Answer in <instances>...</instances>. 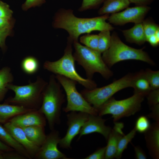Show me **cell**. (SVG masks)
<instances>
[{"label":"cell","instance_id":"6da1fadb","mask_svg":"<svg viewBox=\"0 0 159 159\" xmlns=\"http://www.w3.org/2000/svg\"><path fill=\"white\" fill-rule=\"evenodd\" d=\"M109 14L90 18H82L76 16L71 9H60L54 16L53 27L56 29L65 30L69 36L67 38L73 42H78L81 34H89L92 31L112 30L114 28L106 21Z\"/></svg>","mask_w":159,"mask_h":159},{"label":"cell","instance_id":"7a4b0ae2","mask_svg":"<svg viewBox=\"0 0 159 159\" xmlns=\"http://www.w3.org/2000/svg\"><path fill=\"white\" fill-rule=\"evenodd\" d=\"M65 100L60 84L55 75H51L42 92V104L38 109L45 116L51 130L60 123L61 109Z\"/></svg>","mask_w":159,"mask_h":159},{"label":"cell","instance_id":"3957f363","mask_svg":"<svg viewBox=\"0 0 159 159\" xmlns=\"http://www.w3.org/2000/svg\"><path fill=\"white\" fill-rule=\"evenodd\" d=\"M47 83L43 78L38 76L35 82L29 81L26 85L19 86L9 83L7 88L13 91L15 95L14 97L7 98L5 102L38 110L42 104V92Z\"/></svg>","mask_w":159,"mask_h":159},{"label":"cell","instance_id":"277c9868","mask_svg":"<svg viewBox=\"0 0 159 159\" xmlns=\"http://www.w3.org/2000/svg\"><path fill=\"white\" fill-rule=\"evenodd\" d=\"M67 40L63 56L55 61H46L44 63L43 68L56 75H61L75 81L85 89L91 90L96 87L97 84L94 81L82 77L77 72L72 54L73 42L68 38Z\"/></svg>","mask_w":159,"mask_h":159},{"label":"cell","instance_id":"5b68a950","mask_svg":"<svg viewBox=\"0 0 159 159\" xmlns=\"http://www.w3.org/2000/svg\"><path fill=\"white\" fill-rule=\"evenodd\" d=\"M143 49H137L124 44L115 33L111 35L109 48L102 53V59L107 66H112L119 62L128 60H139L154 65L155 63Z\"/></svg>","mask_w":159,"mask_h":159},{"label":"cell","instance_id":"8992f818","mask_svg":"<svg viewBox=\"0 0 159 159\" xmlns=\"http://www.w3.org/2000/svg\"><path fill=\"white\" fill-rule=\"evenodd\" d=\"M75 61L85 69L87 78L92 79L95 73H98L106 79L113 75L112 72L103 61L100 53L97 50L83 46L78 42L73 43Z\"/></svg>","mask_w":159,"mask_h":159},{"label":"cell","instance_id":"52a82bcc","mask_svg":"<svg viewBox=\"0 0 159 159\" xmlns=\"http://www.w3.org/2000/svg\"><path fill=\"white\" fill-rule=\"evenodd\" d=\"M145 96L134 93L126 99L117 100L112 97L97 109L98 115L102 116L111 114L114 122L120 119L134 115L139 111Z\"/></svg>","mask_w":159,"mask_h":159},{"label":"cell","instance_id":"ba28073f","mask_svg":"<svg viewBox=\"0 0 159 159\" xmlns=\"http://www.w3.org/2000/svg\"><path fill=\"white\" fill-rule=\"evenodd\" d=\"M134 75L135 73H129L107 85L91 90L85 89L80 93L90 104L97 110L117 92L131 87Z\"/></svg>","mask_w":159,"mask_h":159},{"label":"cell","instance_id":"9c48e42d","mask_svg":"<svg viewBox=\"0 0 159 159\" xmlns=\"http://www.w3.org/2000/svg\"><path fill=\"white\" fill-rule=\"evenodd\" d=\"M55 76L66 94L67 103L66 107L63 109L64 112H80L98 115L97 110L90 104L77 91L76 82L61 75Z\"/></svg>","mask_w":159,"mask_h":159},{"label":"cell","instance_id":"30bf717a","mask_svg":"<svg viewBox=\"0 0 159 159\" xmlns=\"http://www.w3.org/2000/svg\"><path fill=\"white\" fill-rule=\"evenodd\" d=\"M150 9L147 5L128 7L122 11L112 14L107 20L109 23L116 25L130 22L135 24L142 22Z\"/></svg>","mask_w":159,"mask_h":159},{"label":"cell","instance_id":"8fae6325","mask_svg":"<svg viewBox=\"0 0 159 159\" xmlns=\"http://www.w3.org/2000/svg\"><path fill=\"white\" fill-rule=\"evenodd\" d=\"M89 114L84 112L71 111L67 115L68 127L65 135L59 140V144L60 147L67 149L71 148L72 141L79 134Z\"/></svg>","mask_w":159,"mask_h":159},{"label":"cell","instance_id":"7c38bea8","mask_svg":"<svg viewBox=\"0 0 159 159\" xmlns=\"http://www.w3.org/2000/svg\"><path fill=\"white\" fill-rule=\"evenodd\" d=\"M60 139L59 132L54 129L47 135L46 139L35 156L37 159H67L57 148Z\"/></svg>","mask_w":159,"mask_h":159},{"label":"cell","instance_id":"4fadbf2b","mask_svg":"<svg viewBox=\"0 0 159 159\" xmlns=\"http://www.w3.org/2000/svg\"><path fill=\"white\" fill-rule=\"evenodd\" d=\"M106 120L98 115L89 114L88 119L80 130L78 139L83 135L97 132L102 135L107 140L112 128L105 125Z\"/></svg>","mask_w":159,"mask_h":159},{"label":"cell","instance_id":"5bb4252c","mask_svg":"<svg viewBox=\"0 0 159 159\" xmlns=\"http://www.w3.org/2000/svg\"><path fill=\"white\" fill-rule=\"evenodd\" d=\"M46 118L38 110L34 109L17 115L8 121L14 125L21 128L32 126L45 127Z\"/></svg>","mask_w":159,"mask_h":159},{"label":"cell","instance_id":"9a60e30c","mask_svg":"<svg viewBox=\"0 0 159 159\" xmlns=\"http://www.w3.org/2000/svg\"><path fill=\"white\" fill-rule=\"evenodd\" d=\"M4 127L14 139L25 149L32 158H34L40 147L29 139L22 128L9 121L4 123Z\"/></svg>","mask_w":159,"mask_h":159},{"label":"cell","instance_id":"2e32d148","mask_svg":"<svg viewBox=\"0 0 159 159\" xmlns=\"http://www.w3.org/2000/svg\"><path fill=\"white\" fill-rule=\"evenodd\" d=\"M114 125L109 135L106 147L105 159L115 158L118 142L125 135L122 131L124 125L122 122H115Z\"/></svg>","mask_w":159,"mask_h":159},{"label":"cell","instance_id":"e0dca14e","mask_svg":"<svg viewBox=\"0 0 159 159\" xmlns=\"http://www.w3.org/2000/svg\"><path fill=\"white\" fill-rule=\"evenodd\" d=\"M147 147L150 156L153 158H159V122L150 125L144 133Z\"/></svg>","mask_w":159,"mask_h":159},{"label":"cell","instance_id":"ac0fdd59","mask_svg":"<svg viewBox=\"0 0 159 159\" xmlns=\"http://www.w3.org/2000/svg\"><path fill=\"white\" fill-rule=\"evenodd\" d=\"M33 110L5 102L0 103V123H5L17 115Z\"/></svg>","mask_w":159,"mask_h":159},{"label":"cell","instance_id":"d6986e66","mask_svg":"<svg viewBox=\"0 0 159 159\" xmlns=\"http://www.w3.org/2000/svg\"><path fill=\"white\" fill-rule=\"evenodd\" d=\"M122 31L126 40L129 42L142 45L146 41L142 22L135 24L131 28Z\"/></svg>","mask_w":159,"mask_h":159},{"label":"cell","instance_id":"ffe728a7","mask_svg":"<svg viewBox=\"0 0 159 159\" xmlns=\"http://www.w3.org/2000/svg\"><path fill=\"white\" fill-rule=\"evenodd\" d=\"M103 3L98 11L101 15L119 12L128 7L130 3L129 0H105Z\"/></svg>","mask_w":159,"mask_h":159},{"label":"cell","instance_id":"44dd1931","mask_svg":"<svg viewBox=\"0 0 159 159\" xmlns=\"http://www.w3.org/2000/svg\"><path fill=\"white\" fill-rule=\"evenodd\" d=\"M131 87L134 90V93L141 94L145 97L151 90L144 70L135 73Z\"/></svg>","mask_w":159,"mask_h":159},{"label":"cell","instance_id":"7402d4cb","mask_svg":"<svg viewBox=\"0 0 159 159\" xmlns=\"http://www.w3.org/2000/svg\"><path fill=\"white\" fill-rule=\"evenodd\" d=\"M44 127L42 126H32L22 128L29 139L35 145L40 147L47 136Z\"/></svg>","mask_w":159,"mask_h":159},{"label":"cell","instance_id":"603a6c76","mask_svg":"<svg viewBox=\"0 0 159 159\" xmlns=\"http://www.w3.org/2000/svg\"><path fill=\"white\" fill-rule=\"evenodd\" d=\"M0 140L14 149L16 151L25 157L27 159H32L25 149L16 141L7 130L0 125Z\"/></svg>","mask_w":159,"mask_h":159},{"label":"cell","instance_id":"cb8c5ba5","mask_svg":"<svg viewBox=\"0 0 159 159\" xmlns=\"http://www.w3.org/2000/svg\"><path fill=\"white\" fill-rule=\"evenodd\" d=\"M14 80L11 68L6 66L0 69V102L3 100L8 90L7 85Z\"/></svg>","mask_w":159,"mask_h":159},{"label":"cell","instance_id":"d4e9b609","mask_svg":"<svg viewBox=\"0 0 159 159\" xmlns=\"http://www.w3.org/2000/svg\"><path fill=\"white\" fill-rule=\"evenodd\" d=\"M20 67L23 72L28 75L36 73L39 70L40 64L38 60L32 56H28L21 61Z\"/></svg>","mask_w":159,"mask_h":159},{"label":"cell","instance_id":"484cf974","mask_svg":"<svg viewBox=\"0 0 159 159\" xmlns=\"http://www.w3.org/2000/svg\"><path fill=\"white\" fill-rule=\"evenodd\" d=\"M136 132V130L134 127L129 133L121 138L118 144L115 158L117 159L121 158L123 152L127 148L128 143L134 137Z\"/></svg>","mask_w":159,"mask_h":159},{"label":"cell","instance_id":"4316f807","mask_svg":"<svg viewBox=\"0 0 159 159\" xmlns=\"http://www.w3.org/2000/svg\"><path fill=\"white\" fill-rule=\"evenodd\" d=\"M98 35V42L97 50L102 54L106 51L110 46L111 41L110 31H100Z\"/></svg>","mask_w":159,"mask_h":159},{"label":"cell","instance_id":"83f0119b","mask_svg":"<svg viewBox=\"0 0 159 159\" xmlns=\"http://www.w3.org/2000/svg\"><path fill=\"white\" fill-rule=\"evenodd\" d=\"M144 71L151 90L159 89V71L147 69Z\"/></svg>","mask_w":159,"mask_h":159},{"label":"cell","instance_id":"f1b7e54d","mask_svg":"<svg viewBox=\"0 0 159 159\" xmlns=\"http://www.w3.org/2000/svg\"><path fill=\"white\" fill-rule=\"evenodd\" d=\"M80 42L91 49L97 50L98 36V34H87L80 37Z\"/></svg>","mask_w":159,"mask_h":159},{"label":"cell","instance_id":"f546056e","mask_svg":"<svg viewBox=\"0 0 159 159\" xmlns=\"http://www.w3.org/2000/svg\"><path fill=\"white\" fill-rule=\"evenodd\" d=\"M150 125L148 117L142 115L137 120L134 127L136 131L144 133L149 129Z\"/></svg>","mask_w":159,"mask_h":159},{"label":"cell","instance_id":"4dcf8cb0","mask_svg":"<svg viewBox=\"0 0 159 159\" xmlns=\"http://www.w3.org/2000/svg\"><path fill=\"white\" fill-rule=\"evenodd\" d=\"M105 0H82L78 10L83 11L98 7Z\"/></svg>","mask_w":159,"mask_h":159},{"label":"cell","instance_id":"1f68e13d","mask_svg":"<svg viewBox=\"0 0 159 159\" xmlns=\"http://www.w3.org/2000/svg\"><path fill=\"white\" fill-rule=\"evenodd\" d=\"M142 23L146 39L150 36L154 35L159 29L158 25L148 20H143Z\"/></svg>","mask_w":159,"mask_h":159},{"label":"cell","instance_id":"d6a6232c","mask_svg":"<svg viewBox=\"0 0 159 159\" xmlns=\"http://www.w3.org/2000/svg\"><path fill=\"white\" fill-rule=\"evenodd\" d=\"M146 97L151 107L159 105V89L151 90Z\"/></svg>","mask_w":159,"mask_h":159},{"label":"cell","instance_id":"836d02e7","mask_svg":"<svg viewBox=\"0 0 159 159\" xmlns=\"http://www.w3.org/2000/svg\"><path fill=\"white\" fill-rule=\"evenodd\" d=\"M12 13L9 5L0 1V17L11 20Z\"/></svg>","mask_w":159,"mask_h":159},{"label":"cell","instance_id":"e575fe53","mask_svg":"<svg viewBox=\"0 0 159 159\" xmlns=\"http://www.w3.org/2000/svg\"><path fill=\"white\" fill-rule=\"evenodd\" d=\"M106 147L98 149L95 152L84 158L85 159H105Z\"/></svg>","mask_w":159,"mask_h":159},{"label":"cell","instance_id":"d590c367","mask_svg":"<svg viewBox=\"0 0 159 159\" xmlns=\"http://www.w3.org/2000/svg\"><path fill=\"white\" fill-rule=\"evenodd\" d=\"M45 1V0H26L22 5V9L26 11L32 7L41 5Z\"/></svg>","mask_w":159,"mask_h":159},{"label":"cell","instance_id":"8d00e7d4","mask_svg":"<svg viewBox=\"0 0 159 159\" xmlns=\"http://www.w3.org/2000/svg\"><path fill=\"white\" fill-rule=\"evenodd\" d=\"M11 29V28H7L0 30V48L3 50L6 49V39L10 34Z\"/></svg>","mask_w":159,"mask_h":159},{"label":"cell","instance_id":"74e56055","mask_svg":"<svg viewBox=\"0 0 159 159\" xmlns=\"http://www.w3.org/2000/svg\"><path fill=\"white\" fill-rule=\"evenodd\" d=\"M14 151L5 152L3 153L4 159H26V158L21 155L17 151L15 152Z\"/></svg>","mask_w":159,"mask_h":159},{"label":"cell","instance_id":"f35d334b","mask_svg":"<svg viewBox=\"0 0 159 159\" xmlns=\"http://www.w3.org/2000/svg\"><path fill=\"white\" fill-rule=\"evenodd\" d=\"M151 112L148 115V116L155 121L159 122V105L151 107Z\"/></svg>","mask_w":159,"mask_h":159},{"label":"cell","instance_id":"ab89813d","mask_svg":"<svg viewBox=\"0 0 159 159\" xmlns=\"http://www.w3.org/2000/svg\"><path fill=\"white\" fill-rule=\"evenodd\" d=\"M135 153V157L137 159H146L147 155L143 150L140 147L133 145Z\"/></svg>","mask_w":159,"mask_h":159},{"label":"cell","instance_id":"60d3db41","mask_svg":"<svg viewBox=\"0 0 159 159\" xmlns=\"http://www.w3.org/2000/svg\"><path fill=\"white\" fill-rule=\"evenodd\" d=\"M11 28V20L0 17V30Z\"/></svg>","mask_w":159,"mask_h":159},{"label":"cell","instance_id":"b9f144b4","mask_svg":"<svg viewBox=\"0 0 159 159\" xmlns=\"http://www.w3.org/2000/svg\"><path fill=\"white\" fill-rule=\"evenodd\" d=\"M146 41L153 47H156L159 45V39H158L155 35L150 36L146 39Z\"/></svg>","mask_w":159,"mask_h":159},{"label":"cell","instance_id":"7bdbcfd3","mask_svg":"<svg viewBox=\"0 0 159 159\" xmlns=\"http://www.w3.org/2000/svg\"><path fill=\"white\" fill-rule=\"evenodd\" d=\"M153 0H129L130 3L135 4L137 6L147 5Z\"/></svg>","mask_w":159,"mask_h":159},{"label":"cell","instance_id":"ee69618b","mask_svg":"<svg viewBox=\"0 0 159 159\" xmlns=\"http://www.w3.org/2000/svg\"><path fill=\"white\" fill-rule=\"evenodd\" d=\"M14 150H15L0 140V151L5 152Z\"/></svg>","mask_w":159,"mask_h":159},{"label":"cell","instance_id":"f6af8a7d","mask_svg":"<svg viewBox=\"0 0 159 159\" xmlns=\"http://www.w3.org/2000/svg\"><path fill=\"white\" fill-rule=\"evenodd\" d=\"M3 152H4L0 151V159H4V157L3 156Z\"/></svg>","mask_w":159,"mask_h":159}]
</instances>
